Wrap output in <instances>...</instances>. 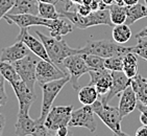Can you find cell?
<instances>
[{
  "label": "cell",
  "instance_id": "obj_1",
  "mask_svg": "<svg viewBox=\"0 0 147 136\" xmlns=\"http://www.w3.org/2000/svg\"><path fill=\"white\" fill-rule=\"evenodd\" d=\"M36 34L39 36V38L45 46L46 51L50 58L51 62L61 68L62 70H64L63 69V61L69 56L78 54V48H71L67 44V41L63 38L45 36L40 31H36Z\"/></svg>",
  "mask_w": 147,
  "mask_h": 136
},
{
  "label": "cell",
  "instance_id": "obj_2",
  "mask_svg": "<svg viewBox=\"0 0 147 136\" xmlns=\"http://www.w3.org/2000/svg\"><path fill=\"white\" fill-rule=\"evenodd\" d=\"M59 14L62 17H65L71 21V23L74 25V27H77L79 29H86L91 26L96 25H109L115 26L111 20L110 12L109 10H96L93 11L88 16H82L77 13V11H61Z\"/></svg>",
  "mask_w": 147,
  "mask_h": 136
},
{
  "label": "cell",
  "instance_id": "obj_3",
  "mask_svg": "<svg viewBox=\"0 0 147 136\" xmlns=\"http://www.w3.org/2000/svg\"><path fill=\"white\" fill-rule=\"evenodd\" d=\"M133 46L126 47L122 44L110 41V40H96V41H88L86 45L82 48H78V54H96L101 58H110L116 54H125L131 51ZM133 52V51H131Z\"/></svg>",
  "mask_w": 147,
  "mask_h": 136
},
{
  "label": "cell",
  "instance_id": "obj_4",
  "mask_svg": "<svg viewBox=\"0 0 147 136\" xmlns=\"http://www.w3.org/2000/svg\"><path fill=\"white\" fill-rule=\"evenodd\" d=\"M92 106L94 112L97 116L100 118L103 124H105L109 129L113 131L115 135L125 136L127 135L122 131L121 128V120L122 117L120 115L119 109L116 107H111L109 104H103L100 99H97Z\"/></svg>",
  "mask_w": 147,
  "mask_h": 136
},
{
  "label": "cell",
  "instance_id": "obj_5",
  "mask_svg": "<svg viewBox=\"0 0 147 136\" xmlns=\"http://www.w3.org/2000/svg\"><path fill=\"white\" fill-rule=\"evenodd\" d=\"M70 81V77H64L62 79L55 80L52 82L46 83L44 85L41 86L42 89V94H43V99H42V109H41V115L37 119V122L39 125H44L46 117L48 115L49 111H50L52 104H53L54 99L57 97V94L62 91L64 86Z\"/></svg>",
  "mask_w": 147,
  "mask_h": 136
},
{
  "label": "cell",
  "instance_id": "obj_6",
  "mask_svg": "<svg viewBox=\"0 0 147 136\" xmlns=\"http://www.w3.org/2000/svg\"><path fill=\"white\" fill-rule=\"evenodd\" d=\"M63 67L66 68L68 71L70 82L72 84V87L74 88V90L78 91L80 88L78 84L79 78L85 73H88L90 70V68L88 67L85 59H84V56L82 54H75L69 56L63 61Z\"/></svg>",
  "mask_w": 147,
  "mask_h": 136
},
{
  "label": "cell",
  "instance_id": "obj_7",
  "mask_svg": "<svg viewBox=\"0 0 147 136\" xmlns=\"http://www.w3.org/2000/svg\"><path fill=\"white\" fill-rule=\"evenodd\" d=\"M73 111V106H54L51 107L48 115L46 117L44 125L47 129L57 132L61 127L68 126Z\"/></svg>",
  "mask_w": 147,
  "mask_h": 136
},
{
  "label": "cell",
  "instance_id": "obj_8",
  "mask_svg": "<svg viewBox=\"0 0 147 136\" xmlns=\"http://www.w3.org/2000/svg\"><path fill=\"white\" fill-rule=\"evenodd\" d=\"M14 65L15 69L17 70L19 77L23 82L30 88L31 90H34V84L37 82L36 78V68H37L38 60L30 54H27L23 59L15 61L11 63Z\"/></svg>",
  "mask_w": 147,
  "mask_h": 136
},
{
  "label": "cell",
  "instance_id": "obj_9",
  "mask_svg": "<svg viewBox=\"0 0 147 136\" xmlns=\"http://www.w3.org/2000/svg\"><path fill=\"white\" fill-rule=\"evenodd\" d=\"M95 112L91 105H84V107L72 111L68 127H82L87 128L91 132H95L97 122L95 119Z\"/></svg>",
  "mask_w": 147,
  "mask_h": 136
},
{
  "label": "cell",
  "instance_id": "obj_10",
  "mask_svg": "<svg viewBox=\"0 0 147 136\" xmlns=\"http://www.w3.org/2000/svg\"><path fill=\"white\" fill-rule=\"evenodd\" d=\"M67 75L69 74L62 70L61 68H59L57 65H54L53 63L42 59L38 61L37 68H36V78H37V82L39 83L40 86L44 85L46 83L55 81V80L62 79Z\"/></svg>",
  "mask_w": 147,
  "mask_h": 136
},
{
  "label": "cell",
  "instance_id": "obj_11",
  "mask_svg": "<svg viewBox=\"0 0 147 136\" xmlns=\"http://www.w3.org/2000/svg\"><path fill=\"white\" fill-rule=\"evenodd\" d=\"M4 19L6 22L11 24L15 23L17 24L20 29H28L29 26H36V25H42L48 27L50 25L51 20L50 19H44L40 17L38 15H31V14H7L4 16Z\"/></svg>",
  "mask_w": 147,
  "mask_h": 136
},
{
  "label": "cell",
  "instance_id": "obj_12",
  "mask_svg": "<svg viewBox=\"0 0 147 136\" xmlns=\"http://www.w3.org/2000/svg\"><path fill=\"white\" fill-rule=\"evenodd\" d=\"M111 74H112V85L110 90L105 95L100 97V101L103 104H109V102L113 97H117L128 86H130L131 79H129L123 71H111Z\"/></svg>",
  "mask_w": 147,
  "mask_h": 136
},
{
  "label": "cell",
  "instance_id": "obj_13",
  "mask_svg": "<svg viewBox=\"0 0 147 136\" xmlns=\"http://www.w3.org/2000/svg\"><path fill=\"white\" fill-rule=\"evenodd\" d=\"M15 129H16L17 136H36L38 130V124L37 120H34L29 116V108L19 109Z\"/></svg>",
  "mask_w": 147,
  "mask_h": 136
},
{
  "label": "cell",
  "instance_id": "obj_14",
  "mask_svg": "<svg viewBox=\"0 0 147 136\" xmlns=\"http://www.w3.org/2000/svg\"><path fill=\"white\" fill-rule=\"evenodd\" d=\"M17 41H22L28 47L29 50L34 54H36L38 58L45 60V61H48V62H51V60L49 58L48 54H47V51H46V48L44 44H43V42L42 41H39L34 36H31L28 33V29H20V33L17 37Z\"/></svg>",
  "mask_w": 147,
  "mask_h": 136
},
{
  "label": "cell",
  "instance_id": "obj_15",
  "mask_svg": "<svg viewBox=\"0 0 147 136\" xmlns=\"http://www.w3.org/2000/svg\"><path fill=\"white\" fill-rule=\"evenodd\" d=\"M11 85L19 102V109H24V108L30 109L32 103L36 101L34 90H31L21 79L11 83Z\"/></svg>",
  "mask_w": 147,
  "mask_h": 136
},
{
  "label": "cell",
  "instance_id": "obj_16",
  "mask_svg": "<svg viewBox=\"0 0 147 136\" xmlns=\"http://www.w3.org/2000/svg\"><path fill=\"white\" fill-rule=\"evenodd\" d=\"M29 51H30L29 48L22 41H17L11 46L2 48L0 50V61L13 63L26 57L27 54H29Z\"/></svg>",
  "mask_w": 147,
  "mask_h": 136
},
{
  "label": "cell",
  "instance_id": "obj_17",
  "mask_svg": "<svg viewBox=\"0 0 147 136\" xmlns=\"http://www.w3.org/2000/svg\"><path fill=\"white\" fill-rule=\"evenodd\" d=\"M137 104H138V99H137L136 93L131 86H128L120 94L118 109L122 118L131 113L137 108Z\"/></svg>",
  "mask_w": 147,
  "mask_h": 136
},
{
  "label": "cell",
  "instance_id": "obj_18",
  "mask_svg": "<svg viewBox=\"0 0 147 136\" xmlns=\"http://www.w3.org/2000/svg\"><path fill=\"white\" fill-rule=\"evenodd\" d=\"M74 25L69 21L67 18L61 17L57 19L51 20L50 25L48 26L50 36L57 38H62L63 36H66L67 34H70L73 31Z\"/></svg>",
  "mask_w": 147,
  "mask_h": 136
},
{
  "label": "cell",
  "instance_id": "obj_19",
  "mask_svg": "<svg viewBox=\"0 0 147 136\" xmlns=\"http://www.w3.org/2000/svg\"><path fill=\"white\" fill-rule=\"evenodd\" d=\"M9 14H31L39 16L38 0H16Z\"/></svg>",
  "mask_w": 147,
  "mask_h": 136
},
{
  "label": "cell",
  "instance_id": "obj_20",
  "mask_svg": "<svg viewBox=\"0 0 147 136\" xmlns=\"http://www.w3.org/2000/svg\"><path fill=\"white\" fill-rule=\"evenodd\" d=\"M130 86L136 93L138 102L147 105V82L144 78L138 73L130 80Z\"/></svg>",
  "mask_w": 147,
  "mask_h": 136
},
{
  "label": "cell",
  "instance_id": "obj_21",
  "mask_svg": "<svg viewBox=\"0 0 147 136\" xmlns=\"http://www.w3.org/2000/svg\"><path fill=\"white\" fill-rule=\"evenodd\" d=\"M142 18H147L146 4H141L138 2L134 5H126V21L125 23L127 25H131Z\"/></svg>",
  "mask_w": 147,
  "mask_h": 136
},
{
  "label": "cell",
  "instance_id": "obj_22",
  "mask_svg": "<svg viewBox=\"0 0 147 136\" xmlns=\"http://www.w3.org/2000/svg\"><path fill=\"white\" fill-rule=\"evenodd\" d=\"M78 99L82 105H93L99 97L95 86L88 85L85 87H80L78 90Z\"/></svg>",
  "mask_w": 147,
  "mask_h": 136
},
{
  "label": "cell",
  "instance_id": "obj_23",
  "mask_svg": "<svg viewBox=\"0 0 147 136\" xmlns=\"http://www.w3.org/2000/svg\"><path fill=\"white\" fill-rule=\"evenodd\" d=\"M123 72L129 79H133L138 74V59L137 54L129 51L123 56Z\"/></svg>",
  "mask_w": 147,
  "mask_h": 136
},
{
  "label": "cell",
  "instance_id": "obj_24",
  "mask_svg": "<svg viewBox=\"0 0 147 136\" xmlns=\"http://www.w3.org/2000/svg\"><path fill=\"white\" fill-rule=\"evenodd\" d=\"M131 36H133V34H131L130 27L126 23L118 24V25L114 26L113 40L115 42L119 43V44H124V43L129 41Z\"/></svg>",
  "mask_w": 147,
  "mask_h": 136
},
{
  "label": "cell",
  "instance_id": "obj_25",
  "mask_svg": "<svg viewBox=\"0 0 147 136\" xmlns=\"http://www.w3.org/2000/svg\"><path fill=\"white\" fill-rule=\"evenodd\" d=\"M110 12L111 20L114 25L123 24L126 21V5H118L113 4L108 7Z\"/></svg>",
  "mask_w": 147,
  "mask_h": 136
},
{
  "label": "cell",
  "instance_id": "obj_26",
  "mask_svg": "<svg viewBox=\"0 0 147 136\" xmlns=\"http://www.w3.org/2000/svg\"><path fill=\"white\" fill-rule=\"evenodd\" d=\"M0 73L2 74V77L9 84L21 79L18 74L17 70L15 69L14 65L9 62H5V61H0Z\"/></svg>",
  "mask_w": 147,
  "mask_h": 136
},
{
  "label": "cell",
  "instance_id": "obj_27",
  "mask_svg": "<svg viewBox=\"0 0 147 136\" xmlns=\"http://www.w3.org/2000/svg\"><path fill=\"white\" fill-rule=\"evenodd\" d=\"M39 16L44 19H57L61 14L55 9V4L49 2H39Z\"/></svg>",
  "mask_w": 147,
  "mask_h": 136
},
{
  "label": "cell",
  "instance_id": "obj_28",
  "mask_svg": "<svg viewBox=\"0 0 147 136\" xmlns=\"http://www.w3.org/2000/svg\"><path fill=\"white\" fill-rule=\"evenodd\" d=\"M123 56L116 54L105 59V67L111 71H123Z\"/></svg>",
  "mask_w": 147,
  "mask_h": 136
},
{
  "label": "cell",
  "instance_id": "obj_29",
  "mask_svg": "<svg viewBox=\"0 0 147 136\" xmlns=\"http://www.w3.org/2000/svg\"><path fill=\"white\" fill-rule=\"evenodd\" d=\"M111 85H112V74H111V71H109L108 73L105 74V75L95 84V88H96L99 97L105 95V94L108 93L111 88Z\"/></svg>",
  "mask_w": 147,
  "mask_h": 136
},
{
  "label": "cell",
  "instance_id": "obj_30",
  "mask_svg": "<svg viewBox=\"0 0 147 136\" xmlns=\"http://www.w3.org/2000/svg\"><path fill=\"white\" fill-rule=\"evenodd\" d=\"M84 59H85L86 63L88 67L90 68V70L93 69H103L105 67V58H101L96 54H82Z\"/></svg>",
  "mask_w": 147,
  "mask_h": 136
},
{
  "label": "cell",
  "instance_id": "obj_31",
  "mask_svg": "<svg viewBox=\"0 0 147 136\" xmlns=\"http://www.w3.org/2000/svg\"><path fill=\"white\" fill-rule=\"evenodd\" d=\"M131 51L138 57L147 61V40L144 38H138V43L136 46H133Z\"/></svg>",
  "mask_w": 147,
  "mask_h": 136
},
{
  "label": "cell",
  "instance_id": "obj_32",
  "mask_svg": "<svg viewBox=\"0 0 147 136\" xmlns=\"http://www.w3.org/2000/svg\"><path fill=\"white\" fill-rule=\"evenodd\" d=\"M16 0H0V20L11 10Z\"/></svg>",
  "mask_w": 147,
  "mask_h": 136
},
{
  "label": "cell",
  "instance_id": "obj_33",
  "mask_svg": "<svg viewBox=\"0 0 147 136\" xmlns=\"http://www.w3.org/2000/svg\"><path fill=\"white\" fill-rule=\"evenodd\" d=\"M4 81L5 79L0 73V107L5 105L7 103V95L5 93V88H4Z\"/></svg>",
  "mask_w": 147,
  "mask_h": 136
},
{
  "label": "cell",
  "instance_id": "obj_34",
  "mask_svg": "<svg viewBox=\"0 0 147 136\" xmlns=\"http://www.w3.org/2000/svg\"><path fill=\"white\" fill-rule=\"evenodd\" d=\"M137 108L140 110V122L142 125H147V105L138 102Z\"/></svg>",
  "mask_w": 147,
  "mask_h": 136
},
{
  "label": "cell",
  "instance_id": "obj_35",
  "mask_svg": "<svg viewBox=\"0 0 147 136\" xmlns=\"http://www.w3.org/2000/svg\"><path fill=\"white\" fill-rule=\"evenodd\" d=\"M76 11H77V13L80 14L82 16H88L89 14H91V13L93 12L92 9L90 7V5H89V4H86V3H80V4H78Z\"/></svg>",
  "mask_w": 147,
  "mask_h": 136
},
{
  "label": "cell",
  "instance_id": "obj_36",
  "mask_svg": "<svg viewBox=\"0 0 147 136\" xmlns=\"http://www.w3.org/2000/svg\"><path fill=\"white\" fill-rule=\"evenodd\" d=\"M137 136H147V125H143L142 127L138 128L136 131Z\"/></svg>",
  "mask_w": 147,
  "mask_h": 136
},
{
  "label": "cell",
  "instance_id": "obj_37",
  "mask_svg": "<svg viewBox=\"0 0 147 136\" xmlns=\"http://www.w3.org/2000/svg\"><path fill=\"white\" fill-rule=\"evenodd\" d=\"M55 135H57V136H67V135H68V126L61 127L59 129H57V132H55Z\"/></svg>",
  "mask_w": 147,
  "mask_h": 136
},
{
  "label": "cell",
  "instance_id": "obj_38",
  "mask_svg": "<svg viewBox=\"0 0 147 136\" xmlns=\"http://www.w3.org/2000/svg\"><path fill=\"white\" fill-rule=\"evenodd\" d=\"M136 38L137 39H138V38H147V26L139 31L138 34L136 35Z\"/></svg>",
  "mask_w": 147,
  "mask_h": 136
},
{
  "label": "cell",
  "instance_id": "obj_39",
  "mask_svg": "<svg viewBox=\"0 0 147 136\" xmlns=\"http://www.w3.org/2000/svg\"><path fill=\"white\" fill-rule=\"evenodd\" d=\"M4 126H5V117L0 113V133H2L3 129H4Z\"/></svg>",
  "mask_w": 147,
  "mask_h": 136
},
{
  "label": "cell",
  "instance_id": "obj_40",
  "mask_svg": "<svg viewBox=\"0 0 147 136\" xmlns=\"http://www.w3.org/2000/svg\"><path fill=\"white\" fill-rule=\"evenodd\" d=\"M139 2V0H124L125 5H134Z\"/></svg>",
  "mask_w": 147,
  "mask_h": 136
},
{
  "label": "cell",
  "instance_id": "obj_41",
  "mask_svg": "<svg viewBox=\"0 0 147 136\" xmlns=\"http://www.w3.org/2000/svg\"><path fill=\"white\" fill-rule=\"evenodd\" d=\"M39 2H49L53 3V4H57L59 2H61V0H38Z\"/></svg>",
  "mask_w": 147,
  "mask_h": 136
},
{
  "label": "cell",
  "instance_id": "obj_42",
  "mask_svg": "<svg viewBox=\"0 0 147 136\" xmlns=\"http://www.w3.org/2000/svg\"><path fill=\"white\" fill-rule=\"evenodd\" d=\"M101 1L105 3V4L108 6V7L110 5H113V4H115V1H114V0H101Z\"/></svg>",
  "mask_w": 147,
  "mask_h": 136
},
{
  "label": "cell",
  "instance_id": "obj_43",
  "mask_svg": "<svg viewBox=\"0 0 147 136\" xmlns=\"http://www.w3.org/2000/svg\"><path fill=\"white\" fill-rule=\"evenodd\" d=\"M114 1H115V4H118V5H125L124 0H114Z\"/></svg>",
  "mask_w": 147,
  "mask_h": 136
},
{
  "label": "cell",
  "instance_id": "obj_44",
  "mask_svg": "<svg viewBox=\"0 0 147 136\" xmlns=\"http://www.w3.org/2000/svg\"><path fill=\"white\" fill-rule=\"evenodd\" d=\"M73 2H75V3H78V4H80V3H84V1L85 0H72Z\"/></svg>",
  "mask_w": 147,
  "mask_h": 136
},
{
  "label": "cell",
  "instance_id": "obj_45",
  "mask_svg": "<svg viewBox=\"0 0 147 136\" xmlns=\"http://www.w3.org/2000/svg\"><path fill=\"white\" fill-rule=\"evenodd\" d=\"M145 4H146V6H147V0H145Z\"/></svg>",
  "mask_w": 147,
  "mask_h": 136
},
{
  "label": "cell",
  "instance_id": "obj_46",
  "mask_svg": "<svg viewBox=\"0 0 147 136\" xmlns=\"http://www.w3.org/2000/svg\"><path fill=\"white\" fill-rule=\"evenodd\" d=\"M145 81H146V82H147V78H146V79H145Z\"/></svg>",
  "mask_w": 147,
  "mask_h": 136
},
{
  "label": "cell",
  "instance_id": "obj_47",
  "mask_svg": "<svg viewBox=\"0 0 147 136\" xmlns=\"http://www.w3.org/2000/svg\"><path fill=\"white\" fill-rule=\"evenodd\" d=\"M61 1H65V0H61Z\"/></svg>",
  "mask_w": 147,
  "mask_h": 136
},
{
  "label": "cell",
  "instance_id": "obj_48",
  "mask_svg": "<svg viewBox=\"0 0 147 136\" xmlns=\"http://www.w3.org/2000/svg\"><path fill=\"white\" fill-rule=\"evenodd\" d=\"M0 135H1V133H0Z\"/></svg>",
  "mask_w": 147,
  "mask_h": 136
}]
</instances>
